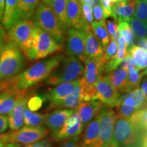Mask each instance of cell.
<instances>
[{
  "mask_svg": "<svg viewBox=\"0 0 147 147\" xmlns=\"http://www.w3.org/2000/svg\"><path fill=\"white\" fill-rule=\"evenodd\" d=\"M63 57V55H58L37 62L17 76L0 84V93L9 89L21 91L29 89L30 87L46 80L57 67Z\"/></svg>",
  "mask_w": 147,
  "mask_h": 147,
  "instance_id": "obj_1",
  "label": "cell"
},
{
  "mask_svg": "<svg viewBox=\"0 0 147 147\" xmlns=\"http://www.w3.org/2000/svg\"><path fill=\"white\" fill-rule=\"evenodd\" d=\"M33 18L36 27L47 33L59 45L63 46L65 40L66 30L49 5L40 1Z\"/></svg>",
  "mask_w": 147,
  "mask_h": 147,
  "instance_id": "obj_2",
  "label": "cell"
},
{
  "mask_svg": "<svg viewBox=\"0 0 147 147\" xmlns=\"http://www.w3.org/2000/svg\"><path fill=\"white\" fill-rule=\"evenodd\" d=\"M114 138L119 147H146V131L138 129L128 119L117 115Z\"/></svg>",
  "mask_w": 147,
  "mask_h": 147,
  "instance_id": "obj_3",
  "label": "cell"
},
{
  "mask_svg": "<svg viewBox=\"0 0 147 147\" xmlns=\"http://www.w3.org/2000/svg\"><path fill=\"white\" fill-rule=\"evenodd\" d=\"M25 66L23 52L7 40L0 56V84L22 72Z\"/></svg>",
  "mask_w": 147,
  "mask_h": 147,
  "instance_id": "obj_4",
  "label": "cell"
},
{
  "mask_svg": "<svg viewBox=\"0 0 147 147\" xmlns=\"http://www.w3.org/2000/svg\"><path fill=\"white\" fill-rule=\"evenodd\" d=\"M62 49V46L57 43L47 33L36 26L29 47L23 54L31 61L39 60L60 52Z\"/></svg>",
  "mask_w": 147,
  "mask_h": 147,
  "instance_id": "obj_5",
  "label": "cell"
},
{
  "mask_svg": "<svg viewBox=\"0 0 147 147\" xmlns=\"http://www.w3.org/2000/svg\"><path fill=\"white\" fill-rule=\"evenodd\" d=\"M83 74L80 78V98L82 102L95 100L96 90L94 84L104 73L105 64L102 57L87 58L84 61Z\"/></svg>",
  "mask_w": 147,
  "mask_h": 147,
  "instance_id": "obj_6",
  "label": "cell"
},
{
  "mask_svg": "<svg viewBox=\"0 0 147 147\" xmlns=\"http://www.w3.org/2000/svg\"><path fill=\"white\" fill-rule=\"evenodd\" d=\"M84 69L83 64L78 59L74 57H64L57 67L46 79L45 83L55 86L63 82L74 81L81 78Z\"/></svg>",
  "mask_w": 147,
  "mask_h": 147,
  "instance_id": "obj_7",
  "label": "cell"
},
{
  "mask_svg": "<svg viewBox=\"0 0 147 147\" xmlns=\"http://www.w3.org/2000/svg\"><path fill=\"white\" fill-rule=\"evenodd\" d=\"M100 114V130L93 147H108L115 140L114 130L117 114L112 108L106 105L101 108Z\"/></svg>",
  "mask_w": 147,
  "mask_h": 147,
  "instance_id": "obj_8",
  "label": "cell"
},
{
  "mask_svg": "<svg viewBox=\"0 0 147 147\" xmlns=\"http://www.w3.org/2000/svg\"><path fill=\"white\" fill-rule=\"evenodd\" d=\"M35 27L32 20H21L8 29V40L19 48L23 53L29 47Z\"/></svg>",
  "mask_w": 147,
  "mask_h": 147,
  "instance_id": "obj_9",
  "label": "cell"
},
{
  "mask_svg": "<svg viewBox=\"0 0 147 147\" xmlns=\"http://www.w3.org/2000/svg\"><path fill=\"white\" fill-rule=\"evenodd\" d=\"M50 130L45 126H25L8 131L9 143L29 144L45 138Z\"/></svg>",
  "mask_w": 147,
  "mask_h": 147,
  "instance_id": "obj_10",
  "label": "cell"
},
{
  "mask_svg": "<svg viewBox=\"0 0 147 147\" xmlns=\"http://www.w3.org/2000/svg\"><path fill=\"white\" fill-rule=\"evenodd\" d=\"M94 86L96 90L95 100L110 108L117 107L121 94L110 84L106 75H102Z\"/></svg>",
  "mask_w": 147,
  "mask_h": 147,
  "instance_id": "obj_11",
  "label": "cell"
},
{
  "mask_svg": "<svg viewBox=\"0 0 147 147\" xmlns=\"http://www.w3.org/2000/svg\"><path fill=\"white\" fill-rule=\"evenodd\" d=\"M67 32V47L66 54L74 57L83 62L87 59L85 54V33L83 31L69 28Z\"/></svg>",
  "mask_w": 147,
  "mask_h": 147,
  "instance_id": "obj_12",
  "label": "cell"
},
{
  "mask_svg": "<svg viewBox=\"0 0 147 147\" xmlns=\"http://www.w3.org/2000/svg\"><path fill=\"white\" fill-rule=\"evenodd\" d=\"M78 114L74 111L66 120L61 127L52 132V138L55 141H65L78 136L84 130Z\"/></svg>",
  "mask_w": 147,
  "mask_h": 147,
  "instance_id": "obj_13",
  "label": "cell"
},
{
  "mask_svg": "<svg viewBox=\"0 0 147 147\" xmlns=\"http://www.w3.org/2000/svg\"><path fill=\"white\" fill-rule=\"evenodd\" d=\"M67 28L84 31L91 27L86 21L83 15L81 2L79 0H68L66 8Z\"/></svg>",
  "mask_w": 147,
  "mask_h": 147,
  "instance_id": "obj_14",
  "label": "cell"
},
{
  "mask_svg": "<svg viewBox=\"0 0 147 147\" xmlns=\"http://www.w3.org/2000/svg\"><path fill=\"white\" fill-rule=\"evenodd\" d=\"M34 94V92L29 90L26 94L18 100L14 108L8 115V127H10L11 130L18 129L23 126L24 110L27 107L29 99Z\"/></svg>",
  "mask_w": 147,
  "mask_h": 147,
  "instance_id": "obj_15",
  "label": "cell"
},
{
  "mask_svg": "<svg viewBox=\"0 0 147 147\" xmlns=\"http://www.w3.org/2000/svg\"><path fill=\"white\" fill-rule=\"evenodd\" d=\"M27 90L9 89L0 93V115H8L18 100L28 92Z\"/></svg>",
  "mask_w": 147,
  "mask_h": 147,
  "instance_id": "obj_16",
  "label": "cell"
},
{
  "mask_svg": "<svg viewBox=\"0 0 147 147\" xmlns=\"http://www.w3.org/2000/svg\"><path fill=\"white\" fill-rule=\"evenodd\" d=\"M103 106L104 104L100 101L93 100L82 102L78 106L75 111L78 114L82 125L84 128L86 127L90 121L100 113Z\"/></svg>",
  "mask_w": 147,
  "mask_h": 147,
  "instance_id": "obj_17",
  "label": "cell"
},
{
  "mask_svg": "<svg viewBox=\"0 0 147 147\" xmlns=\"http://www.w3.org/2000/svg\"><path fill=\"white\" fill-rule=\"evenodd\" d=\"M80 82V78L74 81L63 82L57 84V87L53 88L47 92L45 95H44L45 101H49L50 102L49 104H52L63 100L71 93L75 86H76Z\"/></svg>",
  "mask_w": 147,
  "mask_h": 147,
  "instance_id": "obj_18",
  "label": "cell"
},
{
  "mask_svg": "<svg viewBox=\"0 0 147 147\" xmlns=\"http://www.w3.org/2000/svg\"><path fill=\"white\" fill-rule=\"evenodd\" d=\"M20 21L21 19L18 6V0H5L4 10L1 21L3 28L8 30Z\"/></svg>",
  "mask_w": 147,
  "mask_h": 147,
  "instance_id": "obj_19",
  "label": "cell"
},
{
  "mask_svg": "<svg viewBox=\"0 0 147 147\" xmlns=\"http://www.w3.org/2000/svg\"><path fill=\"white\" fill-rule=\"evenodd\" d=\"M75 110L68 108H58L52 113L48 114L45 124L51 131H55L61 127L65 122Z\"/></svg>",
  "mask_w": 147,
  "mask_h": 147,
  "instance_id": "obj_20",
  "label": "cell"
},
{
  "mask_svg": "<svg viewBox=\"0 0 147 147\" xmlns=\"http://www.w3.org/2000/svg\"><path fill=\"white\" fill-rule=\"evenodd\" d=\"M85 33V54L87 58H97L103 56L104 48L102 44L95 36L92 31L91 27H89L84 32Z\"/></svg>",
  "mask_w": 147,
  "mask_h": 147,
  "instance_id": "obj_21",
  "label": "cell"
},
{
  "mask_svg": "<svg viewBox=\"0 0 147 147\" xmlns=\"http://www.w3.org/2000/svg\"><path fill=\"white\" fill-rule=\"evenodd\" d=\"M100 114L99 113L86 126L83 137L80 140V147H93L100 130Z\"/></svg>",
  "mask_w": 147,
  "mask_h": 147,
  "instance_id": "obj_22",
  "label": "cell"
},
{
  "mask_svg": "<svg viewBox=\"0 0 147 147\" xmlns=\"http://www.w3.org/2000/svg\"><path fill=\"white\" fill-rule=\"evenodd\" d=\"M136 0H122L114 3L113 12L118 19V23L127 21L133 17Z\"/></svg>",
  "mask_w": 147,
  "mask_h": 147,
  "instance_id": "obj_23",
  "label": "cell"
},
{
  "mask_svg": "<svg viewBox=\"0 0 147 147\" xmlns=\"http://www.w3.org/2000/svg\"><path fill=\"white\" fill-rule=\"evenodd\" d=\"M80 82L71 91L69 94L65 97L63 100L54 104H49V109L54 108H68V109L76 110L78 106L82 102L80 98Z\"/></svg>",
  "mask_w": 147,
  "mask_h": 147,
  "instance_id": "obj_24",
  "label": "cell"
},
{
  "mask_svg": "<svg viewBox=\"0 0 147 147\" xmlns=\"http://www.w3.org/2000/svg\"><path fill=\"white\" fill-rule=\"evenodd\" d=\"M106 76L110 84L120 93H127L128 84V71L122 68H117L106 74Z\"/></svg>",
  "mask_w": 147,
  "mask_h": 147,
  "instance_id": "obj_25",
  "label": "cell"
},
{
  "mask_svg": "<svg viewBox=\"0 0 147 147\" xmlns=\"http://www.w3.org/2000/svg\"><path fill=\"white\" fill-rule=\"evenodd\" d=\"M117 45H118V48H117V51L116 53L115 56L112 59H110L104 66V73H109L118 68L119 63H121V61L123 59V58L125 57L127 55H129L127 50L126 42L122 36H121L119 38Z\"/></svg>",
  "mask_w": 147,
  "mask_h": 147,
  "instance_id": "obj_26",
  "label": "cell"
},
{
  "mask_svg": "<svg viewBox=\"0 0 147 147\" xmlns=\"http://www.w3.org/2000/svg\"><path fill=\"white\" fill-rule=\"evenodd\" d=\"M67 1L68 0H42V1L50 6L66 31L67 30L66 24V8Z\"/></svg>",
  "mask_w": 147,
  "mask_h": 147,
  "instance_id": "obj_27",
  "label": "cell"
},
{
  "mask_svg": "<svg viewBox=\"0 0 147 147\" xmlns=\"http://www.w3.org/2000/svg\"><path fill=\"white\" fill-rule=\"evenodd\" d=\"M41 1L42 0H18L21 19L32 20L37 7Z\"/></svg>",
  "mask_w": 147,
  "mask_h": 147,
  "instance_id": "obj_28",
  "label": "cell"
},
{
  "mask_svg": "<svg viewBox=\"0 0 147 147\" xmlns=\"http://www.w3.org/2000/svg\"><path fill=\"white\" fill-rule=\"evenodd\" d=\"M48 114L37 113L29 110L27 107L25 108L23 113L24 124L26 126L38 127L45 124Z\"/></svg>",
  "mask_w": 147,
  "mask_h": 147,
  "instance_id": "obj_29",
  "label": "cell"
},
{
  "mask_svg": "<svg viewBox=\"0 0 147 147\" xmlns=\"http://www.w3.org/2000/svg\"><path fill=\"white\" fill-rule=\"evenodd\" d=\"M129 55L134 60L138 69H146L147 67V51L134 45L128 51Z\"/></svg>",
  "mask_w": 147,
  "mask_h": 147,
  "instance_id": "obj_30",
  "label": "cell"
},
{
  "mask_svg": "<svg viewBox=\"0 0 147 147\" xmlns=\"http://www.w3.org/2000/svg\"><path fill=\"white\" fill-rule=\"evenodd\" d=\"M136 127L142 131H146L147 128V110L146 106L136 110L133 115L128 119Z\"/></svg>",
  "mask_w": 147,
  "mask_h": 147,
  "instance_id": "obj_31",
  "label": "cell"
},
{
  "mask_svg": "<svg viewBox=\"0 0 147 147\" xmlns=\"http://www.w3.org/2000/svg\"><path fill=\"white\" fill-rule=\"evenodd\" d=\"M91 29L95 36L102 44V47L104 48L107 47L110 41V38L106 29L105 21L100 23L94 21L91 24Z\"/></svg>",
  "mask_w": 147,
  "mask_h": 147,
  "instance_id": "obj_32",
  "label": "cell"
},
{
  "mask_svg": "<svg viewBox=\"0 0 147 147\" xmlns=\"http://www.w3.org/2000/svg\"><path fill=\"white\" fill-rule=\"evenodd\" d=\"M128 84L127 93L140 88V84L143 77L146 75V69L140 70L138 69H131L128 70Z\"/></svg>",
  "mask_w": 147,
  "mask_h": 147,
  "instance_id": "obj_33",
  "label": "cell"
},
{
  "mask_svg": "<svg viewBox=\"0 0 147 147\" xmlns=\"http://www.w3.org/2000/svg\"><path fill=\"white\" fill-rule=\"evenodd\" d=\"M127 23L129 25L131 32L135 37V39L146 38L147 27L146 23H144L143 22L134 17L130 18Z\"/></svg>",
  "mask_w": 147,
  "mask_h": 147,
  "instance_id": "obj_34",
  "label": "cell"
},
{
  "mask_svg": "<svg viewBox=\"0 0 147 147\" xmlns=\"http://www.w3.org/2000/svg\"><path fill=\"white\" fill-rule=\"evenodd\" d=\"M118 29L120 32L121 36L124 38L127 45V52L134 45L135 37L132 33L129 25L127 21L119 22L118 25Z\"/></svg>",
  "mask_w": 147,
  "mask_h": 147,
  "instance_id": "obj_35",
  "label": "cell"
},
{
  "mask_svg": "<svg viewBox=\"0 0 147 147\" xmlns=\"http://www.w3.org/2000/svg\"><path fill=\"white\" fill-rule=\"evenodd\" d=\"M134 18L147 23V0H136Z\"/></svg>",
  "mask_w": 147,
  "mask_h": 147,
  "instance_id": "obj_36",
  "label": "cell"
},
{
  "mask_svg": "<svg viewBox=\"0 0 147 147\" xmlns=\"http://www.w3.org/2000/svg\"><path fill=\"white\" fill-rule=\"evenodd\" d=\"M45 101V100L44 95H33L32 96L30 97L28 102H27V107L31 111L36 112L41 109Z\"/></svg>",
  "mask_w": 147,
  "mask_h": 147,
  "instance_id": "obj_37",
  "label": "cell"
},
{
  "mask_svg": "<svg viewBox=\"0 0 147 147\" xmlns=\"http://www.w3.org/2000/svg\"><path fill=\"white\" fill-rule=\"evenodd\" d=\"M117 48H118V45H117V42H115L113 40H110L107 47L104 48V55L102 57L103 61L105 65L115 56L116 53L117 51Z\"/></svg>",
  "mask_w": 147,
  "mask_h": 147,
  "instance_id": "obj_38",
  "label": "cell"
},
{
  "mask_svg": "<svg viewBox=\"0 0 147 147\" xmlns=\"http://www.w3.org/2000/svg\"><path fill=\"white\" fill-rule=\"evenodd\" d=\"M105 25L110 40H111L114 35L118 31V19L117 17H109L106 18Z\"/></svg>",
  "mask_w": 147,
  "mask_h": 147,
  "instance_id": "obj_39",
  "label": "cell"
},
{
  "mask_svg": "<svg viewBox=\"0 0 147 147\" xmlns=\"http://www.w3.org/2000/svg\"><path fill=\"white\" fill-rule=\"evenodd\" d=\"M115 2L114 0H100V5L104 10L105 18L109 17H116L113 12V7Z\"/></svg>",
  "mask_w": 147,
  "mask_h": 147,
  "instance_id": "obj_40",
  "label": "cell"
},
{
  "mask_svg": "<svg viewBox=\"0 0 147 147\" xmlns=\"http://www.w3.org/2000/svg\"><path fill=\"white\" fill-rule=\"evenodd\" d=\"M81 7L83 15L85 18L86 21L88 25L91 27V24L94 22V18L93 16V10H92V6L87 4V3H81Z\"/></svg>",
  "mask_w": 147,
  "mask_h": 147,
  "instance_id": "obj_41",
  "label": "cell"
},
{
  "mask_svg": "<svg viewBox=\"0 0 147 147\" xmlns=\"http://www.w3.org/2000/svg\"><path fill=\"white\" fill-rule=\"evenodd\" d=\"M119 67L125 69L127 71L131 69H138L135 61L129 55H127L125 57L123 58V59L121 61V63H119Z\"/></svg>",
  "mask_w": 147,
  "mask_h": 147,
  "instance_id": "obj_42",
  "label": "cell"
},
{
  "mask_svg": "<svg viewBox=\"0 0 147 147\" xmlns=\"http://www.w3.org/2000/svg\"><path fill=\"white\" fill-rule=\"evenodd\" d=\"M93 10V16L95 18V22L100 23V22H104L106 18L104 17V10L101 6L100 4L94 5L92 7Z\"/></svg>",
  "mask_w": 147,
  "mask_h": 147,
  "instance_id": "obj_43",
  "label": "cell"
},
{
  "mask_svg": "<svg viewBox=\"0 0 147 147\" xmlns=\"http://www.w3.org/2000/svg\"><path fill=\"white\" fill-rule=\"evenodd\" d=\"M23 147H52V138H45L38 142L27 144Z\"/></svg>",
  "mask_w": 147,
  "mask_h": 147,
  "instance_id": "obj_44",
  "label": "cell"
},
{
  "mask_svg": "<svg viewBox=\"0 0 147 147\" xmlns=\"http://www.w3.org/2000/svg\"><path fill=\"white\" fill-rule=\"evenodd\" d=\"M80 138L78 136L72 138L65 140L60 147H80Z\"/></svg>",
  "mask_w": 147,
  "mask_h": 147,
  "instance_id": "obj_45",
  "label": "cell"
},
{
  "mask_svg": "<svg viewBox=\"0 0 147 147\" xmlns=\"http://www.w3.org/2000/svg\"><path fill=\"white\" fill-rule=\"evenodd\" d=\"M8 128V118L6 115H0V134H2Z\"/></svg>",
  "mask_w": 147,
  "mask_h": 147,
  "instance_id": "obj_46",
  "label": "cell"
},
{
  "mask_svg": "<svg viewBox=\"0 0 147 147\" xmlns=\"http://www.w3.org/2000/svg\"><path fill=\"white\" fill-rule=\"evenodd\" d=\"M134 45L138 47L141 49H144L147 51V39L146 38H138V39H135Z\"/></svg>",
  "mask_w": 147,
  "mask_h": 147,
  "instance_id": "obj_47",
  "label": "cell"
},
{
  "mask_svg": "<svg viewBox=\"0 0 147 147\" xmlns=\"http://www.w3.org/2000/svg\"><path fill=\"white\" fill-rule=\"evenodd\" d=\"M9 144L8 132L0 134V147Z\"/></svg>",
  "mask_w": 147,
  "mask_h": 147,
  "instance_id": "obj_48",
  "label": "cell"
},
{
  "mask_svg": "<svg viewBox=\"0 0 147 147\" xmlns=\"http://www.w3.org/2000/svg\"><path fill=\"white\" fill-rule=\"evenodd\" d=\"M7 34L5 33V29L3 28V27L1 25V24L0 23V41H2V40H7Z\"/></svg>",
  "mask_w": 147,
  "mask_h": 147,
  "instance_id": "obj_49",
  "label": "cell"
},
{
  "mask_svg": "<svg viewBox=\"0 0 147 147\" xmlns=\"http://www.w3.org/2000/svg\"><path fill=\"white\" fill-rule=\"evenodd\" d=\"M4 5L5 0H0V23H1V19H2L3 10H4Z\"/></svg>",
  "mask_w": 147,
  "mask_h": 147,
  "instance_id": "obj_50",
  "label": "cell"
},
{
  "mask_svg": "<svg viewBox=\"0 0 147 147\" xmlns=\"http://www.w3.org/2000/svg\"><path fill=\"white\" fill-rule=\"evenodd\" d=\"M141 90H142L143 94L145 97H146V95H147V82H146V79H145V80L143 81L142 84V88H141Z\"/></svg>",
  "mask_w": 147,
  "mask_h": 147,
  "instance_id": "obj_51",
  "label": "cell"
},
{
  "mask_svg": "<svg viewBox=\"0 0 147 147\" xmlns=\"http://www.w3.org/2000/svg\"><path fill=\"white\" fill-rule=\"evenodd\" d=\"M4 147H21V144L18 143H9L4 145Z\"/></svg>",
  "mask_w": 147,
  "mask_h": 147,
  "instance_id": "obj_52",
  "label": "cell"
},
{
  "mask_svg": "<svg viewBox=\"0 0 147 147\" xmlns=\"http://www.w3.org/2000/svg\"><path fill=\"white\" fill-rule=\"evenodd\" d=\"M79 1H80L81 3H87V4H89L91 5V6L93 7V1H94V0H79Z\"/></svg>",
  "mask_w": 147,
  "mask_h": 147,
  "instance_id": "obj_53",
  "label": "cell"
},
{
  "mask_svg": "<svg viewBox=\"0 0 147 147\" xmlns=\"http://www.w3.org/2000/svg\"><path fill=\"white\" fill-rule=\"evenodd\" d=\"M7 40H2V41H0V56H1V52H2V50L3 49V47H4V45L5 44V42H7Z\"/></svg>",
  "mask_w": 147,
  "mask_h": 147,
  "instance_id": "obj_54",
  "label": "cell"
},
{
  "mask_svg": "<svg viewBox=\"0 0 147 147\" xmlns=\"http://www.w3.org/2000/svg\"><path fill=\"white\" fill-rule=\"evenodd\" d=\"M108 147H119L118 146H117V143L115 142V140H114V142L112 143Z\"/></svg>",
  "mask_w": 147,
  "mask_h": 147,
  "instance_id": "obj_55",
  "label": "cell"
},
{
  "mask_svg": "<svg viewBox=\"0 0 147 147\" xmlns=\"http://www.w3.org/2000/svg\"><path fill=\"white\" fill-rule=\"evenodd\" d=\"M122 1V0H114L115 2H117V1Z\"/></svg>",
  "mask_w": 147,
  "mask_h": 147,
  "instance_id": "obj_56",
  "label": "cell"
},
{
  "mask_svg": "<svg viewBox=\"0 0 147 147\" xmlns=\"http://www.w3.org/2000/svg\"><path fill=\"white\" fill-rule=\"evenodd\" d=\"M1 147H4V146H1Z\"/></svg>",
  "mask_w": 147,
  "mask_h": 147,
  "instance_id": "obj_57",
  "label": "cell"
}]
</instances>
